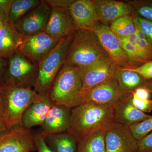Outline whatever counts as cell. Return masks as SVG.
Returning <instances> with one entry per match:
<instances>
[{
	"instance_id": "obj_1",
	"label": "cell",
	"mask_w": 152,
	"mask_h": 152,
	"mask_svg": "<svg viewBox=\"0 0 152 152\" xmlns=\"http://www.w3.org/2000/svg\"><path fill=\"white\" fill-rule=\"evenodd\" d=\"M115 122L113 107L84 102L71 108L70 124L66 132L77 142L96 131H105Z\"/></svg>"
},
{
	"instance_id": "obj_2",
	"label": "cell",
	"mask_w": 152,
	"mask_h": 152,
	"mask_svg": "<svg viewBox=\"0 0 152 152\" xmlns=\"http://www.w3.org/2000/svg\"><path fill=\"white\" fill-rule=\"evenodd\" d=\"M81 74L77 66L64 64L49 89L53 104L72 108L81 103Z\"/></svg>"
},
{
	"instance_id": "obj_3",
	"label": "cell",
	"mask_w": 152,
	"mask_h": 152,
	"mask_svg": "<svg viewBox=\"0 0 152 152\" xmlns=\"http://www.w3.org/2000/svg\"><path fill=\"white\" fill-rule=\"evenodd\" d=\"M108 57L94 32L75 30L72 35L64 64L73 65L82 69Z\"/></svg>"
},
{
	"instance_id": "obj_4",
	"label": "cell",
	"mask_w": 152,
	"mask_h": 152,
	"mask_svg": "<svg viewBox=\"0 0 152 152\" xmlns=\"http://www.w3.org/2000/svg\"><path fill=\"white\" fill-rule=\"evenodd\" d=\"M37 94L32 88L7 85L1 87L4 120L7 130L22 126L23 114L35 100Z\"/></svg>"
},
{
	"instance_id": "obj_5",
	"label": "cell",
	"mask_w": 152,
	"mask_h": 152,
	"mask_svg": "<svg viewBox=\"0 0 152 152\" xmlns=\"http://www.w3.org/2000/svg\"><path fill=\"white\" fill-rule=\"evenodd\" d=\"M72 35L61 39L56 46L39 62L37 79L34 87L37 93L48 91L64 64Z\"/></svg>"
},
{
	"instance_id": "obj_6",
	"label": "cell",
	"mask_w": 152,
	"mask_h": 152,
	"mask_svg": "<svg viewBox=\"0 0 152 152\" xmlns=\"http://www.w3.org/2000/svg\"><path fill=\"white\" fill-rule=\"evenodd\" d=\"M39 66V62L17 51L9 57L5 85L22 88L34 87Z\"/></svg>"
},
{
	"instance_id": "obj_7",
	"label": "cell",
	"mask_w": 152,
	"mask_h": 152,
	"mask_svg": "<svg viewBox=\"0 0 152 152\" xmlns=\"http://www.w3.org/2000/svg\"><path fill=\"white\" fill-rule=\"evenodd\" d=\"M130 94L123 91L116 79L114 78L82 93L81 100V103L90 102L114 108Z\"/></svg>"
},
{
	"instance_id": "obj_8",
	"label": "cell",
	"mask_w": 152,
	"mask_h": 152,
	"mask_svg": "<svg viewBox=\"0 0 152 152\" xmlns=\"http://www.w3.org/2000/svg\"><path fill=\"white\" fill-rule=\"evenodd\" d=\"M91 31L97 36L108 56L118 66L127 69L137 67L129 58L118 38L108 25L99 23Z\"/></svg>"
},
{
	"instance_id": "obj_9",
	"label": "cell",
	"mask_w": 152,
	"mask_h": 152,
	"mask_svg": "<svg viewBox=\"0 0 152 152\" xmlns=\"http://www.w3.org/2000/svg\"><path fill=\"white\" fill-rule=\"evenodd\" d=\"M120 67L110 57H108L88 67L80 69L82 81V93L115 78Z\"/></svg>"
},
{
	"instance_id": "obj_10",
	"label": "cell",
	"mask_w": 152,
	"mask_h": 152,
	"mask_svg": "<svg viewBox=\"0 0 152 152\" xmlns=\"http://www.w3.org/2000/svg\"><path fill=\"white\" fill-rule=\"evenodd\" d=\"M104 136L107 152H137L138 140L128 127L115 122Z\"/></svg>"
},
{
	"instance_id": "obj_11",
	"label": "cell",
	"mask_w": 152,
	"mask_h": 152,
	"mask_svg": "<svg viewBox=\"0 0 152 152\" xmlns=\"http://www.w3.org/2000/svg\"><path fill=\"white\" fill-rule=\"evenodd\" d=\"M36 150L34 136L22 126L7 130L0 135V152H31Z\"/></svg>"
},
{
	"instance_id": "obj_12",
	"label": "cell",
	"mask_w": 152,
	"mask_h": 152,
	"mask_svg": "<svg viewBox=\"0 0 152 152\" xmlns=\"http://www.w3.org/2000/svg\"><path fill=\"white\" fill-rule=\"evenodd\" d=\"M51 11L52 8L46 1L42 0L39 5L15 25L14 27L23 39L34 34L45 32Z\"/></svg>"
},
{
	"instance_id": "obj_13",
	"label": "cell",
	"mask_w": 152,
	"mask_h": 152,
	"mask_svg": "<svg viewBox=\"0 0 152 152\" xmlns=\"http://www.w3.org/2000/svg\"><path fill=\"white\" fill-rule=\"evenodd\" d=\"M61 40L45 32L37 33L23 39L19 50L26 56L39 62L56 46Z\"/></svg>"
},
{
	"instance_id": "obj_14",
	"label": "cell",
	"mask_w": 152,
	"mask_h": 152,
	"mask_svg": "<svg viewBox=\"0 0 152 152\" xmlns=\"http://www.w3.org/2000/svg\"><path fill=\"white\" fill-rule=\"evenodd\" d=\"M68 10L76 30L92 31L99 24L94 0L74 1Z\"/></svg>"
},
{
	"instance_id": "obj_15",
	"label": "cell",
	"mask_w": 152,
	"mask_h": 152,
	"mask_svg": "<svg viewBox=\"0 0 152 152\" xmlns=\"http://www.w3.org/2000/svg\"><path fill=\"white\" fill-rule=\"evenodd\" d=\"M53 105L48 92L38 93L35 100L23 114L22 126L28 129L34 126H42Z\"/></svg>"
},
{
	"instance_id": "obj_16",
	"label": "cell",
	"mask_w": 152,
	"mask_h": 152,
	"mask_svg": "<svg viewBox=\"0 0 152 152\" xmlns=\"http://www.w3.org/2000/svg\"><path fill=\"white\" fill-rule=\"evenodd\" d=\"M98 20L102 24H111L115 20L132 15L134 10L129 3L113 0H94Z\"/></svg>"
},
{
	"instance_id": "obj_17",
	"label": "cell",
	"mask_w": 152,
	"mask_h": 152,
	"mask_svg": "<svg viewBox=\"0 0 152 152\" xmlns=\"http://www.w3.org/2000/svg\"><path fill=\"white\" fill-rule=\"evenodd\" d=\"M71 109L53 105L47 115L41 134L44 137L67 132L70 124Z\"/></svg>"
},
{
	"instance_id": "obj_18",
	"label": "cell",
	"mask_w": 152,
	"mask_h": 152,
	"mask_svg": "<svg viewBox=\"0 0 152 152\" xmlns=\"http://www.w3.org/2000/svg\"><path fill=\"white\" fill-rule=\"evenodd\" d=\"M76 30L68 10L52 8L45 32L56 39L72 35Z\"/></svg>"
},
{
	"instance_id": "obj_19",
	"label": "cell",
	"mask_w": 152,
	"mask_h": 152,
	"mask_svg": "<svg viewBox=\"0 0 152 152\" xmlns=\"http://www.w3.org/2000/svg\"><path fill=\"white\" fill-rule=\"evenodd\" d=\"M133 94L129 95L114 108L115 122L129 127L138 124L151 116L134 106L132 102Z\"/></svg>"
},
{
	"instance_id": "obj_20",
	"label": "cell",
	"mask_w": 152,
	"mask_h": 152,
	"mask_svg": "<svg viewBox=\"0 0 152 152\" xmlns=\"http://www.w3.org/2000/svg\"><path fill=\"white\" fill-rule=\"evenodd\" d=\"M23 39L14 26L5 23L0 30V56L9 58L19 50Z\"/></svg>"
},
{
	"instance_id": "obj_21",
	"label": "cell",
	"mask_w": 152,
	"mask_h": 152,
	"mask_svg": "<svg viewBox=\"0 0 152 152\" xmlns=\"http://www.w3.org/2000/svg\"><path fill=\"white\" fill-rule=\"evenodd\" d=\"M115 79L120 88L127 94H132L137 89L144 87L148 81L135 72L121 67Z\"/></svg>"
},
{
	"instance_id": "obj_22",
	"label": "cell",
	"mask_w": 152,
	"mask_h": 152,
	"mask_svg": "<svg viewBox=\"0 0 152 152\" xmlns=\"http://www.w3.org/2000/svg\"><path fill=\"white\" fill-rule=\"evenodd\" d=\"M42 0H13L7 22L14 26L39 5Z\"/></svg>"
},
{
	"instance_id": "obj_23",
	"label": "cell",
	"mask_w": 152,
	"mask_h": 152,
	"mask_svg": "<svg viewBox=\"0 0 152 152\" xmlns=\"http://www.w3.org/2000/svg\"><path fill=\"white\" fill-rule=\"evenodd\" d=\"M45 139L49 146L55 152H77V142L67 132L50 135Z\"/></svg>"
},
{
	"instance_id": "obj_24",
	"label": "cell",
	"mask_w": 152,
	"mask_h": 152,
	"mask_svg": "<svg viewBox=\"0 0 152 152\" xmlns=\"http://www.w3.org/2000/svg\"><path fill=\"white\" fill-rule=\"evenodd\" d=\"M77 152H107L104 131L91 133L77 143Z\"/></svg>"
},
{
	"instance_id": "obj_25",
	"label": "cell",
	"mask_w": 152,
	"mask_h": 152,
	"mask_svg": "<svg viewBox=\"0 0 152 152\" xmlns=\"http://www.w3.org/2000/svg\"><path fill=\"white\" fill-rule=\"evenodd\" d=\"M132 15L121 17L111 23L110 28L118 38L126 37L135 33V26Z\"/></svg>"
},
{
	"instance_id": "obj_26",
	"label": "cell",
	"mask_w": 152,
	"mask_h": 152,
	"mask_svg": "<svg viewBox=\"0 0 152 152\" xmlns=\"http://www.w3.org/2000/svg\"><path fill=\"white\" fill-rule=\"evenodd\" d=\"M133 19L135 26L137 36L136 46L147 62L152 61V44L147 39L135 19L134 18Z\"/></svg>"
},
{
	"instance_id": "obj_27",
	"label": "cell",
	"mask_w": 152,
	"mask_h": 152,
	"mask_svg": "<svg viewBox=\"0 0 152 152\" xmlns=\"http://www.w3.org/2000/svg\"><path fill=\"white\" fill-rule=\"evenodd\" d=\"M130 3L136 15L152 22V0L136 1Z\"/></svg>"
},
{
	"instance_id": "obj_28",
	"label": "cell",
	"mask_w": 152,
	"mask_h": 152,
	"mask_svg": "<svg viewBox=\"0 0 152 152\" xmlns=\"http://www.w3.org/2000/svg\"><path fill=\"white\" fill-rule=\"evenodd\" d=\"M133 135L138 140L152 132V115L147 119L129 127Z\"/></svg>"
},
{
	"instance_id": "obj_29",
	"label": "cell",
	"mask_w": 152,
	"mask_h": 152,
	"mask_svg": "<svg viewBox=\"0 0 152 152\" xmlns=\"http://www.w3.org/2000/svg\"><path fill=\"white\" fill-rule=\"evenodd\" d=\"M132 16L147 39L152 44V22L137 15L134 12L133 13Z\"/></svg>"
},
{
	"instance_id": "obj_30",
	"label": "cell",
	"mask_w": 152,
	"mask_h": 152,
	"mask_svg": "<svg viewBox=\"0 0 152 152\" xmlns=\"http://www.w3.org/2000/svg\"><path fill=\"white\" fill-rule=\"evenodd\" d=\"M127 69L139 74L147 80L152 81V61L144 63L136 68Z\"/></svg>"
},
{
	"instance_id": "obj_31",
	"label": "cell",
	"mask_w": 152,
	"mask_h": 152,
	"mask_svg": "<svg viewBox=\"0 0 152 152\" xmlns=\"http://www.w3.org/2000/svg\"><path fill=\"white\" fill-rule=\"evenodd\" d=\"M132 102L134 106L141 111L146 114L152 111V100L143 99L133 95Z\"/></svg>"
},
{
	"instance_id": "obj_32",
	"label": "cell",
	"mask_w": 152,
	"mask_h": 152,
	"mask_svg": "<svg viewBox=\"0 0 152 152\" xmlns=\"http://www.w3.org/2000/svg\"><path fill=\"white\" fill-rule=\"evenodd\" d=\"M34 142L38 152H55L47 144L45 137L41 134L34 137Z\"/></svg>"
},
{
	"instance_id": "obj_33",
	"label": "cell",
	"mask_w": 152,
	"mask_h": 152,
	"mask_svg": "<svg viewBox=\"0 0 152 152\" xmlns=\"http://www.w3.org/2000/svg\"><path fill=\"white\" fill-rule=\"evenodd\" d=\"M137 152H152V132L139 140Z\"/></svg>"
},
{
	"instance_id": "obj_34",
	"label": "cell",
	"mask_w": 152,
	"mask_h": 152,
	"mask_svg": "<svg viewBox=\"0 0 152 152\" xmlns=\"http://www.w3.org/2000/svg\"><path fill=\"white\" fill-rule=\"evenodd\" d=\"M52 8L68 10L74 1L70 0H47L46 1Z\"/></svg>"
},
{
	"instance_id": "obj_35",
	"label": "cell",
	"mask_w": 152,
	"mask_h": 152,
	"mask_svg": "<svg viewBox=\"0 0 152 152\" xmlns=\"http://www.w3.org/2000/svg\"><path fill=\"white\" fill-rule=\"evenodd\" d=\"M9 61V58L0 56V79L3 78L5 81L8 68Z\"/></svg>"
},
{
	"instance_id": "obj_36",
	"label": "cell",
	"mask_w": 152,
	"mask_h": 152,
	"mask_svg": "<svg viewBox=\"0 0 152 152\" xmlns=\"http://www.w3.org/2000/svg\"><path fill=\"white\" fill-rule=\"evenodd\" d=\"M132 94L137 97L143 99H150L151 95L148 90L144 87L137 89Z\"/></svg>"
},
{
	"instance_id": "obj_37",
	"label": "cell",
	"mask_w": 152,
	"mask_h": 152,
	"mask_svg": "<svg viewBox=\"0 0 152 152\" xmlns=\"http://www.w3.org/2000/svg\"><path fill=\"white\" fill-rule=\"evenodd\" d=\"M0 17L5 22H7V15L6 12L4 0H0Z\"/></svg>"
},
{
	"instance_id": "obj_38",
	"label": "cell",
	"mask_w": 152,
	"mask_h": 152,
	"mask_svg": "<svg viewBox=\"0 0 152 152\" xmlns=\"http://www.w3.org/2000/svg\"><path fill=\"white\" fill-rule=\"evenodd\" d=\"M0 119L4 121V107H3L2 100L1 96V87H0Z\"/></svg>"
},
{
	"instance_id": "obj_39",
	"label": "cell",
	"mask_w": 152,
	"mask_h": 152,
	"mask_svg": "<svg viewBox=\"0 0 152 152\" xmlns=\"http://www.w3.org/2000/svg\"><path fill=\"white\" fill-rule=\"evenodd\" d=\"M7 130L4 121L0 119V135Z\"/></svg>"
},
{
	"instance_id": "obj_40",
	"label": "cell",
	"mask_w": 152,
	"mask_h": 152,
	"mask_svg": "<svg viewBox=\"0 0 152 152\" xmlns=\"http://www.w3.org/2000/svg\"><path fill=\"white\" fill-rule=\"evenodd\" d=\"M144 88L147 89L151 94L152 95V81H148L144 86Z\"/></svg>"
},
{
	"instance_id": "obj_41",
	"label": "cell",
	"mask_w": 152,
	"mask_h": 152,
	"mask_svg": "<svg viewBox=\"0 0 152 152\" xmlns=\"http://www.w3.org/2000/svg\"><path fill=\"white\" fill-rule=\"evenodd\" d=\"M6 23V22L4 21L2 18L0 17V30H1V29L3 25H4V23Z\"/></svg>"
}]
</instances>
